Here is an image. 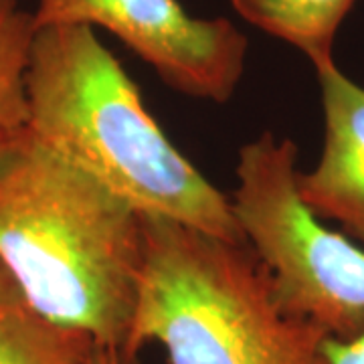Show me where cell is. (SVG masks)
Returning <instances> with one entry per match:
<instances>
[{
  "mask_svg": "<svg viewBox=\"0 0 364 364\" xmlns=\"http://www.w3.org/2000/svg\"><path fill=\"white\" fill-rule=\"evenodd\" d=\"M142 255L138 210L28 126L0 138V263L41 314L124 356Z\"/></svg>",
  "mask_w": 364,
  "mask_h": 364,
  "instance_id": "1",
  "label": "cell"
},
{
  "mask_svg": "<svg viewBox=\"0 0 364 364\" xmlns=\"http://www.w3.org/2000/svg\"><path fill=\"white\" fill-rule=\"evenodd\" d=\"M26 95L28 128L140 215L245 241L231 200L170 142L95 28H37Z\"/></svg>",
  "mask_w": 364,
  "mask_h": 364,
  "instance_id": "2",
  "label": "cell"
},
{
  "mask_svg": "<svg viewBox=\"0 0 364 364\" xmlns=\"http://www.w3.org/2000/svg\"><path fill=\"white\" fill-rule=\"evenodd\" d=\"M142 233L126 363L158 342L170 364H328V336L279 308L245 241L144 215Z\"/></svg>",
  "mask_w": 364,
  "mask_h": 364,
  "instance_id": "3",
  "label": "cell"
},
{
  "mask_svg": "<svg viewBox=\"0 0 364 364\" xmlns=\"http://www.w3.org/2000/svg\"><path fill=\"white\" fill-rule=\"evenodd\" d=\"M296 160V144L272 132L241 146L231 210L279 308L328 338H354L364 330V247L304 203Z\"/></svg>",
  "mask_w": 364,
  "mask_h": 364,
  "instance_id": "4",
  "label": "cell"
},
{
  "mask_svg": "<svg viewBox=\"0 0 364 364\" xmlns=\"http://www.w3.org/2000/svg\"><path fill=\"white\" fill-rule=\"evenodd\" d=\"M35 26H102L172 90L225 104L245 71L249 41L229 18H198L178 0H37Z\"/></svg>",
  "mask_w": 364,
  "mask_h": 364,
  "instance_id": "5",
  "label": "cell"
},
{
  "mask_svg": "<svg viewBox=\"0 0 364 364\" xmlns=\"http://www.w3.org/2000/svg\"><path fill=\"white\" fill-rule=\"evenodd\" d=\"M324 107V148L310 172L298 170L304 203L364 247V87L338 65L316 71Z\"/></svg>",
  "mask_w": 364,
  "mask_h": 364,
  "instance_id": "6",
  "label": "cell"
},
{
  "mask_svg": "<svg viewBox=\"0 0 364 364\" xmlns=\"http://www.w3.org/2000/svg\"><path fill=\"white\" fill-rule=\"evenodd\" d=\"M95 340L41 314L0 263V364H79Z\"/></svg>",
  "mask_w": 364,
  "mask_h": 364,
  "instance_id": "7",
  "label": "cell"
},
{
  "mask_svg": "<svg viewBox=\"0 0 364 364\" xmlns=\"http://www.w3.org/2000/svg\"><path fill=\"white\" fill-rule=\"evenodd\" d=\"M231 4L249 25L289 43L316 71H322L336 65V35L356 0H231Z\"/></svg>",
  "mask_w": 364,
  "mask_h": 364,
  "instance_id": "8",
  "label": "cell"
},
{
  "mask_svg": "<svg viewBox=\"0 0 364 364\" xmlns=\"http://www.w3.org/2000/svg\"><path fill=\"white\" fill-rule=\"evenodd\" d=\"M37 26L18 0H0V138L28 126L26 71Z\"/></svg>",
  "mask_w": 364,
  "mask_h": 364,
  "instance_id": "9",
  "label": "cell"
},
{
  "mask_svg": "<svg viewBox=\"0 0 364 364\" xmlns=\"http://www.w3.org/2000/svg\"><path fill=\"white\" fill-rule=\"evenodd\" d=\"M324 356L328 364H364V330L348 340L326 338Z\"/></svg>",
  "mask_w": 364,
  "mask_h": 364,
  "instance_id": "10",
  "label": "cell"
},
{
  "mask_svg": "<svg viewBox=\"0 0 364 364\" xmlns=\"http://www.w3.org/2000/svg\"><path fill=\"white\" fill-rule=\"evenodd\" d=\"M79 364H128L124 360V356L119 354V350L112 348V346H102L95 344L90 350V354L81 360Z\"/></svg>",
  "mask_w": 364,
  "mask_h": 364,
  "instance_id": "11",
  "label": "cell"
}]
</instances>
